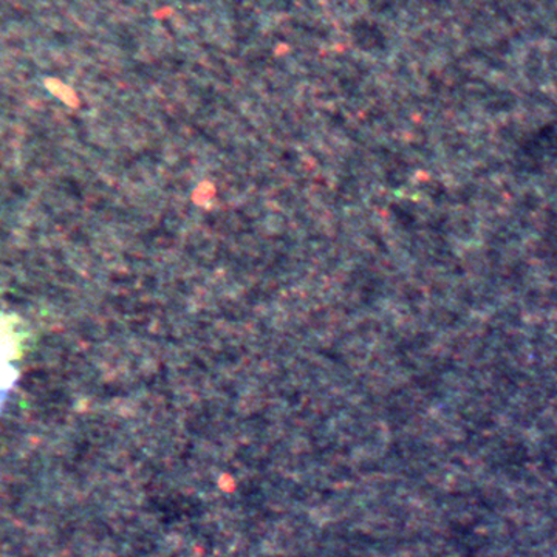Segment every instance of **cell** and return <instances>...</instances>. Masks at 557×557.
I'll return each mask as SVG.
<instances>
[{"mask_svg": "<svg viewBox=\"0 0 557 557\" xmlns=\"http://www.w3.org/2000/svg\"><path fill=\"white\" fill-rule=\"evenodd\" d=\"M24 322L16 314L0 311V388H9L17 379L13 362L24 354Z\"/></svg>", "mask_w": 557, "mask_h": 557, "instance_id": "6da1fadb", "label": "cell"}]
</instances>
